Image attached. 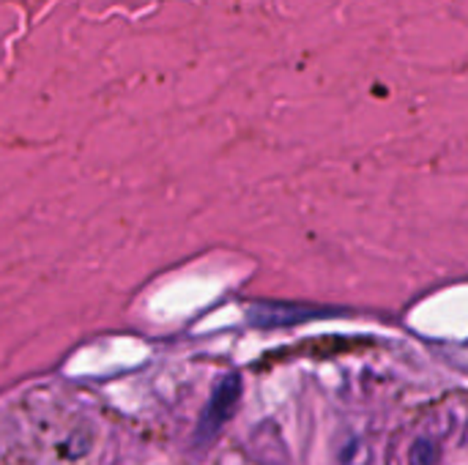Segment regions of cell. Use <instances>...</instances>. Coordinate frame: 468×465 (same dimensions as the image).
I'll use <instances>...</instances> for the list:
<instances>
[{"label":"cell","mask_w":468,"mask_h":465,"mask_svg":"<svg viewBox=\"0 0 468 465\" xmlns=\"http://www.w3.org/2000/svg\"><path fill=\"white\" fill-rule=\"evenodd\" d=\"M239 397H241V381L236 375H228L211 395L206 411H203V419L197 425V441L200 444H208L214 441L222 428L230 422V417L236 414V406H239Z\"/></svg>","instance_id":"1"},{"label":"cell","mask_w":468,"mask_h":465,"mask_svg":"<svg viewBox=\"0 0 468 465\" xmlns=\"http://www.w3.org/2000/svg\"><path fill=\"white\" fill-rule=\"evenodd\" d=\"M441 444L433 436H420L409 447V465H439L441 463Z\"/></svg>","instance_id":"2"}]
</instances>
